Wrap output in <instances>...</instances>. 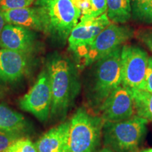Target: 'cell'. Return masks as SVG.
I'll return each instance as SVG.
<instances>
[{
  "instance_id": "obj_1",
  "label": "cell",
  "mask_w": 152,
  "mask_h": 152,
  "mask_svg": "<svg viewBox=\"0 0 152 152\" xmlns=\"http://www.w3.org/2000/svg\"><path fill=\"white\" fill-rule=\"evenodd\" d=\"M45 68L52 92L49 117L64 121L80 88L77 69L69 58L58 53L49 55Z\"/></svg>"
},
{
  "instance_id": "obj_2",
  "label": "cell",
  "mask_w": 152,
  "mask_h": 152,
  "mask_svg": "<svg viewBox=\"0 0 152 152\" xmlns=\"http://www.w3.org/2000/svg\"><path fill=\"white\" fill-rule=\"evenodd\" d=\"M121 49V46L118 47L93 64L87 97L94 110L99 111L109 94L122 85Z\"/></svg>"
},
{
  "instance_id": "obj_3",
  "label": "cell",
  "mask_w": 152,
  "mask_h": 152,
  "mask_svg": "<svg viewBox=\"0 0 152 152\" xmlns=\"http://www.w3.org/2000/svg\"><path fill=\"white\" fill-rule=\"evenodd\" d=\"M40 12L44 33L56 40L64 42L78 23L81 9L72 0H36Z\"/></svg>"
},
{
  "instance_id": "obj_4",
  "label": "cell",
  "mask_w": 152,
  "mask_h": 152,
  "mask_svg": "<svg viewBox=\"0 0 152 152\" xmlns=\"http://www.w3.org/2000/svg\"><path fill=\"white\" fill-rule=\"evenodd\" d=\"M147 123L137 115L119 122H104V145L114 152H137L146 136Z\"/></svg>"
},
{
  "instance_id": "obj_5",
  "label": "cell",
  "mask_w": 152,
  "mask_h": 152,
  "mask_svg": "<svg viewBox=\"0 0 152 152\" xmlns=\"http://www.w3.org/2000/svg\"><path fill=\"white\" fill-rule=\"evenodd\" d=\"M67 152H94L100 142L104 121L80 108L69 120Z\"/></svg>"
},
{
  "instance_id": "obj_6",
  "label": "cell",
  "mask_w": 152,
  "mask_h": 152,
  "mask_svg": "<svg viewBox=\"0 0 152 152\" xmlns=\"http://www.w3.org/2000/svg\"><path fill=\"white\" fill-rule=\"evenodd\" d=\"M133 35V30L128 26L111 23L104 28L87 49L80 66H87L109 54Z\"/></svg>"
},
{
  "instance_id": "obj_7",
  "label": "cell",
  "mask_w": 152,
  "mask_h": 152,
  "mask_svg": "<svg viewBox=\"0 0 152 152\" xmlns=\"http://www.w3.org/2000/svg\"><path fill=\"white\" fill-rule=\"evenodd\" d=\"M52 92L49 75L45 68L38 75L31 89L19 101L22 110L33 114L42 122H46L50 115Z\"/></svg>"
},
{
  "instance_id": "obj_8",
  "label": "cell",
  "mask_w": 152,
  "mask_h": 152,
  "mask_svg": "<svg viewBox=\"0 0 152 152\" xmlns=\"http://www.w3.org/2000/svg\"><path fill=\"white\" fill-rule=\"evenodd\" d=\"M110 24L111 20L106 12L96 18H80V21L73 28L68 38V45L80 64L95 38Z\"/></svg>"
},
{
  "instance_id": "obj_9",
  "label": "cell",
  "mask_w": 152,
  "mask_h": 152,
  "mask_svg": "<svg viewBox=\"0 0 152 152\" xmlns=\"http://www.w3.org/2000/svg\"><path fill=\"white\" fill-rule=\"evenodd\" d=\"M147 53L134 45H124L121 49L122 85L130 90H141L149 61Z\"/></svg>"
},
{
  "instance_id": "obj_10",
  "label": "cell",
  "mask_w": 152,
  "mask_h": 152,
  "mask_svg": "<svg viewBox=\"0 0 152 152\" xmlns=\"http://www.w3.org/2000/svg\"><path fill=\"white\" fill-rule=\"evenodd\" d=\"M99 111L104 122H119L131 118L135 113L131 90L121 85L106 99Z\"/></svg>"
},
{
  "instance_id": "obj_11",
  "label": "cell",
  "mask_w": 152,
  "mask_h": 152,
  "mask_svg": "<svg viewBox=\"0 0 152 152\" xmlns=\"http://www.w3.org/2000/svg\"><path fill=\"white\" fill-rule=\"evenodd\" d=\"M37 45V35L33 30L7 23L0 34V47L30 55Z\"/></svg>"
},
{
  "instance_id": "obj_12",
  "label": "cell",
  "mask_w": 152,
  "mask_h": 152,
  "mask_svg": "<svg viewBox=\"0 0 152 152\" xmlns=\"http://www.w3.org/2000/svg\"><path fill=\"white\" fill-rule=\"evenodd\" d=\"M30 55L0 49V83L20 80L27 73Z\"/></svg>"
},
{
  "instance_id": "obj_13",
  "label": "cell",
  "mask_w": 152,
  "mask_h": 152,
  "mask_svg": "<svg viewBox=\"0 0 152 152\" xmlns=\"http://www.w3.org/2000/svg\"><path fill=\"white\" fill-rule=\"evenodd\" d=\"M69 121L45 132L35 143L38 152H67Z\"/></svg>"
},
{
  "instance_id": "obj_14",
  "label": "cell",
  "mask_w": 152,
  "mask_h": 152,
  "mask_svg": "<svg viewBox=\"0 0 152 152\" xmlns=\"http://www.w3.org/2000/svg\"><path fill=\"white\" fill-rule=\"evenodd\" d=\"M7 23L16 25L32 30L44 32L40 12L37 7H26L3 11Z\"/></svg>"
},
{
  "instance_id": "obj_15",
  "label": "cell",
  "mask_w": 152,
  "mask_h": 152,
  "mask_svg": "<svg viewBox=\"0 0 152 152\" xmlns=\"http://www.w3.org/2000/svg\"><path fill=\"white\" fill-rule=\"evenodd\" d=\"M28 123L22 114L0 104V130L23 134Z\"/></svg>"
},
{
  "instance_id": "obj_16",
  "label": "cell",
  "mask_w": 152,
  "mask_h": 152,
  "mask_svg": "<svg viewBox=\"0 0 152 152\" xmlns=\"http://www.w3.org/2000/svg\"><path fill=\"white\" fill-rule=\"evenodd\" d=\"M106 14L114 23H125L132 17L130 0H106Z\"/></svg>"
},
{
  "instance_id": "obj_17",
  "label": "cell",
  "mask_w": 152,
  "mask_h": 152,
  "mask_svg": "<svg viewBox=\"0 0 152 152\" xmlns=\"http://www.w3.org/2000/svg\"><path fill=\"white\" fill-rule=\"evenodd\" d=\"M130 90L136 115L148 122L152 121V92L142 90Z\"/></svg>"
},
{
  "instance_id": "obj_18",
  "label": "cell",
  "mask_w": 152,
  "mask_h": 152,
  "mask_svg": "<svg viewBox=\"0 0 152 152\" xmlns=\"http://www.w3.org/2000/svg\"><path fill=\"white\" fill-rule=\"evenodd\" d=\"M132 16L143 23H152V0H130Z\"/></svg>"
},
{
  "instance_id": "obj_19",
  "label": "cell",
  "mask_w": 152,
  "mask_h": 152,
  "mask_svg": "<svg viewBox=\"0 0 152 152\" xmlns=\"http://www.w3.org/2000/svg\"><path fill=\"white\" fill-rule=\"evenodd\" d=\"M80 9V18H96L106 12V0H84Z\"/></svg>"
},
{
  "instance_id": "obj_20",
  "label": "cell",
  "mask_w": 152,
  "mask_h": 152,
  "mask_svg": "<svg viewBox=\"0 0 152 152\" xmlns=\"http://www.w3.org/2000/svg\"><path fill=\"white\" fill-rule=\"evenodd\" d=\"M5 152H38L35 144L26 137L18 138L7 148Z\"/></svg>"
},
{
  "instance_id": "obj_21",
  "label": "cell",
  "mask_w": 152,
  "mask_h": 152,
  "mask_svg": "<svg viewBox=\"0 0 152 152\" xmlns=\"http://www.w3.org/2000/svg\"><path fill=\"white\" fill-rule=\"evenodd\" d=\"M34 1L35 0H1L0 9L4 11L30 7L34 3Z\"/></svg>"
},
{
  "instance_id": "obj_22",
  "label": "cell",
  "mask_w": 152,
  "mask_h": 152,
  "mask_svg": "<svg viewBox=\"0 0 152 152\" xmlns=\"http://www.w3.org/2000/svg\"><path fill=\"white\" fill-rule=\"evenodd\" d=\"M22 134L18 132L0 130V152H5L13 142L23 137Z\"/></svg>"
},
{
  "instance_id": "obj_23",
  "label": "cell",
  "mask_w": 152,
  "mask_h": 152,
  "mask_svg": "<svg viewBox=\"0 0 152 152\" xmlns=\"http://www.w3.org/2000/svg\"><path fill=\"white\" fill-rule=\"evenodd\" d=\"M137 37L152 52V29L140 30L137 33Z\"/></svg>"
},
{
  "instance_id": "obj_24",
  "label": "cell",
  "mask_w": 152,
  "mask_h": 152,
  "mask_svg": "<svg viewBox=\"0 0 152 152\" xmlns=\"http://www.w3.org/2000/svg\"><path fill=\"white\" fill-rule=\"evenodd\" d=\"M141 90L152 92V58L151 57L149 58L145 78Z\"/></svg>"
},
{
  "instance_id": "obj_25",
  "label": "cell",
  "mask_w": 152,
  "mask_h": 152,
  "mask_svg": "<svg viewBox=\"0 0 152 152\" xmlns=\"http://www.w3.org/2000/svg\"><path fill=\"white\" fill-rule=\"evenodd\" d=\"M6 24H7V22H6L4 16L3 11L0 9V34H1Z\"/></svg>"
},
{
  "instance_id": "obj_26",
  "label": "cell",
  "mask_w": 152,
  "mask_h": 152,
  "mask_svg": "<svg viewBox=\"0 0 152 152\" xmlns=\"http://www.w3.org/2000/svg\"><path fill=\"white\" fill-rule=\"evenodd\" d=\"M72 1H73V2L75 3V4L76 6H77V7H78L80 9V7H81L82 4H83V1H84V0H72Z\"/></svg>"
},
{
  "instance_id": "obj_27",
  "label": "cell",
  "mask_w": 152,
  "mask_h": 152,
  "mask_svg": "<svg viewBox=\"0 0 152 152\" xmlns=\"http://www.w3.org/2000/svg\"><path fill=\"white\" fill-rule=\"evenodd\" d=\"M4 89L2 85L0 83V98H1V96H3L4 94Z\"/></svg>"
},
{
  "instance_id": "obj_28",
  "label": "cell",
  "mask_w": 152,
  "mask_h": 152,
  "mask_svg": "<svg viewBox=\"0 0 152 152\" xmlns=\"http://www.w3.org/2000/svg\"><path fill=\"white\" fill-rule=\"evenodd\" d=\"M98 152H114V151H112V150H111L110 149H108V148H105V149L100 150V151Z\"/></svg>"
},
{
  "instance_id": "obj_29",
  "label": "cell",
  "mask_w": 152,
  "mask_h": 152,
  "mask_svg": "<svg viewBox=\"0 0 152 152\" xmlns=\"http://www.w3.org/2000/svg\"><path fill=\"white\" fill-rule=\"evenodd\" d=\"M140 152H152V148H150V149H144L142 150Z\"/></svg>"
},
{
  "instance_id": "obj_30",
  "label": "cell",
  "mask_w": 152,
  "mask_h": 152,
  "mask_svg": "<svg viewBox=\"0 0 152 152\" xmlns=\"http://www.w3.org/2000/svg\"><path fill=\"white\" fill-rule=\"evenodd\" d=\"M0 2H1V0H0Z\"/></svg>"
}]
</instances>
